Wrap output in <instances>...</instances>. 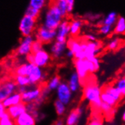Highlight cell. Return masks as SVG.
I'll return each mask as SVG.
<instances>
[{
    "label": "cell",
    "mask_w": 125,
    "mask_h": 125,
    "mask_svg": "<svg viewBox=\"0 0 125 125\" xmlns=\"http://www.w3.org/2000/svg\"><path fill=\"white\" fill-rule=\"evenodd\" d=\"M63 18L64 17L58 7L50 2L44 17L43 25L52 30H57L58 26L64 21Z\"/></svg>",
    "instance_id": "cell-1"
},
{
    "label": "cell",
    "mask_w": 125,
    "mask_h": 125,
    "mask_svg": "<svg viewBox=\"0 0 125 125\" xmlns=\"http://www.w3.org/2000/svg\"><path fill=\"white\" fill-rule=\"evenodd\" d=\"M102 89L95 83L86 85L83 89V97L95 109H100L102 102L101 99Z\"/></svg>",
    "instance_id": "cell-2"
},
{
    "label": "cell",
    "mask_w": 125,
    "mask_h": 125,
    "mask_svg": "<svg viewBox=\"0 0 125 125\" xmlns=\"http://www.w3.org/2000/svg\"><path fill=\"white\" fill-rule=\"evenodd\" d=\"M87 41L78 40L75 37H71L68 40V49L71 50L74 55V59H86L85 49L86 47Z\"/></svg>",
    "instance_id": "cell-3"
},
{
    "label": "cell",
    "mask_w": 125,
    "mask_h": 125,
    "mask_svg": "<svg viewBox=\"0 0 125 125\" xmlns=\"http://www.w3.org/2000/svg\"><path fill=\"white\" fill-rule=\"evenodd\" d=\"M56 30H52V29H49L45 25L42 24L36 30L35 38L43 44L49 43L56 39Z\"/></svg>",
    "instance_id": "cell-4"
},
{
    "label": "cell",
    "mask_w": 125,
    "mask_h": 125,
    "mask_svg": "<svg viewBox=\"0 0 125 125\" xmlns=\"http://www.w3.org/2000/svg\"><path fill=\"white\" fill-rule=\"evenodd\" d=\"M36 20L27 15H24L20 21L19 31L21 35L24 36H32L36 31Z\"/></svg>",
    "instance_id": "cell-5"
},
{
    "label": "cell",
    "mask_w": 125,
    "mask_h": 125,
    "mask_svg": "<svg viewBox=\"0 0 125 125\" xmlns=\"http://www.w3.org/2000/svg\"><path fill=\"white\" fill-rule=\"evenodd\" d=\"M72 91L71 90L68 83L62 81L56 90L57 99L62 102L66 105H68L72 99Z\"/></svg>",
    "instance_id": "cell-6"
},
{
    "label": "cell",
    "mask_w": 125,
    "mask_h": 125,
    "mask_svg": "<svg viewBox=\"0 0 125 125\" xmlns=\"http://www.w3.org/2000/svg\"><path fill=\"white\" fill-rule=\"evenodd\" d=\"M34 40H35L33 36H28L23 37L16 49L17 55L20 56H27L28 55L32 53V44Z\"/></svg>",
    "instance_id": "cell-7"
},
{
    "label": "cell",
    "mask_w": 125,
    "mask_h": 125,
    "mask_svg": "<svg viewBox=\"0 0 125 125\" xmlns=\"http://www.w3.org/2000/svg\"><path fill=\"white\" fill-rule=\"evenodd\" d=\"M31 87V86H30ZM29 87L26 92L21 94L22 102L25 104H30L37 100L42 94V88L38 86H31Z\"/></svg>",
    "instance_id": "cell-8"
},
{
    "label": "cell",
    "mask_w": 125,
    "mask_h": 125,
    "mask_svg": "<svg viewBox=\"0 0 125 125\" xmlns=\"http://www.w3.org/2000/svg\"><path fill=\"white\" fill-rule=\"evenodd\" d=\"M18 86L16 83L12 80H7L1 84L0 87V101L2 102L9 95L18 91Z\"/></svg>",
    "instance_id": "cell-9"
},
{
    "label": "cell",
    "mask_w": 125,
    "mask_h": 125,
    "mask_svg": "<svg viewBox=\"0 0 125 125\" xmlns=\"http://www.w3.org/2000/svg\"><path fill=\"white\" fill-rule=\"evenodd\" d=\"M73 64L76 70V72L81 80V81L84 80L86 77L88 73H90L89 69V62L87 59H74Z\"/></svg>",
    "instance_id": "cell-10"
},
{
    "label": "cell",
    "mask_w": 125,
    "mask_h": 125,
    "mask_svg": "<svg viewBox=\"0 0 125 125\" xmlns=\"http://www.w3.org/2000/svg\"><path fill=\"white\" fill-rule=\"evenodd\" d=\"M70 23L71 21H68V20H64L61 24L58 26L56 30V41L62 42H68V37L70 35Z\"/></svg>",
    "instance_id": "cell-11"
},
{
    "label": "cell",
    "mask_w": 125,
    "mask_h": 125,
    "mask_svg": "<svg viewBox=\"0 0 125 125\" xmlns=\"http://www.w3.org/2000/svg\"><path fill=\"white\" fill-rule=\"evenodd\" d=\"M102 50V43L100 41L96 40L94 42H88L86 47L85 49L86 59H91V58L96 57Z\"/></svg>",
    "instance_id": "cell-12"
},
{
    "label": "cell",
    "mask_w": 125,
    "mask_h": 125,
    "mask_svg": "<svg viewBox=\"0 0 125 125\" xmlns=\"http://www.w3.org/2000/svg\"><path fill=\"white\" fill-rule=\"evenodd\" d=\"M34 64L42 68L49 64L51 61V55L46 50L42 49L40 52L34 53Z\"/></svg>",
    "instance_id": "cell-13"
},
{
    "label": "cell",
    "mask_w": 125,
    "mask_h": 125,
    "mask_svg": "<svg viewBox=\"0 0 125 125\" xmlns=\"http://www.w3.org/2000/svg\"><path fill=\"white\" fill-rule=\"evenodd\" d=\"M68 49L67 42L55 40L50 46V53L54 58H60L66 52Z\"/></svg>",
    "instance_id": "cell-14"
},
{
    "label": "cell",
    "mask_w": 125,
    "mask_h": 125,
    "mask_svg": "<svg viewBox=\"0 0 125 125\" xmlns=\"http://www.w3.org/2000/svg\"><path fill=\"white\" fill-rule=\"evenodd\" d=\"M27 77L31 80V85L33 86H36V85H37L44 80L45 74H44V72L41 68L36 66V64H33V68Z\"/></svg>",
    "instance_id": "cell-15"
},
{
    "label": "cell",
    "mask_w": 125,
    "mask_h": 125,
    "mask_svg": "<svg viewBox=\"0 0 125 125\" xmlns=\"http://www.w3.org/2000/svg\"><path fill=\"white\" fill-rule=\"evenodd\" d=\"M83 112L82 107H77L71 110L65 120V125H77Z\"/></svg>",
    "instance_id": "cell-16"
},
{
    "label": "cell",
    "mask_w": 125,
    "mask_h": 125,
    "mask_svg": "<svg viewBox=\"0 0 125 125\" xmlns=\"http://www.w3.org/2000/svg\"><path fill=\"white\" fill-rule=\"evenodd\" d=\"M27 112V104H25L23 102L16 105H14L9 108H7V112L9 113L11 118L13 119L14 121L16 118H18L20 115H21L22 114H24Z\"/></svg>",
    "instance_id": "cell-17"
},
{
    "label": "cell",
    "mask_w": 125,
    "mask_h": 125,
    "mask_svg": "<svg viewBox=\"0 0 125 125\" xmlns=\"http://www.w3.org/2000/svg\"><path fill=\"white\" fill-rule=\"evenodd\" d=\"M15 125H36V118L30 112H25L14 120Z\"/></svg>",
    "instance_id": "cell-18"
},
{
    "label": "cell",
    "mask_w": 125,
    "mask_h": 125,
    "mask_svg": "<svg viewBox=\"0 0 125 125\" xmlns=\"http://www.w3.org/2000/svg\"><path fill=\"white\" fill-rule=\"evenodd\" d=\"M21 102H22L21 94L18 92H16V93H13L12 95H9V97H7L2 102H1V103L6 108H9L11 106L16 105L21 103Z\"/></svg>",
    "instance_id": "cell-19"
},
{
    "label": "cell",
    "mask_w": 125,
    "mask_h": 125,
    "mask_svg": "<svg viewBox=\"0 0 125 125\" xmlns=\"http://www.w3.org/2000/svg\"><path fill=\"white\" fill-rule=\"evenodd\" d=\"M80 83H81V80L80 79L76 71L73 72L70 75L68 81V84L72 93H77L79 90L80 87Z\"/></svg>",
    "instance_id": "cell-20"
},
{
    "label": "cell",
    "mask_w": 125,
    "mask_h": 125,
    "mask_svg": "<svg viewBox=\"0 0 125 125\" xmlns=\"http://www.w3.org/2000/svg\"><path fill=\"white\" fill-rule=\"evenodd\" d=\"M83 25V21L80 19H74L70 23V35L72 37H76L80 33Z\"/></svg>",
    "instance_id": "cell-21"
},
{
    "label": "cell",
    "mask_w": 125,
    "mask_h": 125,
    "mask_svg": "<svg viewBox=\"0 0 125 125\" xmlns=\"http://www.w3.org/2000/svg\"><path fill=\"white\" fill-rule=\"evenodd\" d=\"M34 64L32 63H24V64H22L20 66L16 68L15 70V73L16 75H21V76H28L29 73H30L33 66Z\"/></svg>",
    "instance_id": "cell-22"
},
{
    "label": "cell",
    "mask_w": 125,
    "mask_h": 125,
    "mask_svg": "<svg viewBox=\"0 0 125 125\" xmlns=\"http://www.w3.org/2000/svg\"><path fill=\"white\" fill-rule=\"evenodd\" d=\"M102 90H104L105 92H106L108 94L111 95V96H112L117 101V102L121 101L122 95L121 94L120 91L117 90V88L115 85L114 86H106L102 89Z\"/></svg>",
    "instance_id": "cell-23"
},
{
    "label": "cell",
    "mask_w": 125,
    "mask_h": 125,
    "mask_svg": "<svg viewBox=\"0 0 125 125\" xmlns=\"http://www.w3.org/2000/svg\"><path fill=\"white\" fill-rule=\"evenodd\" d=\"M51 3L55 5L58 9L60 10L64 18L68 15V2L67 0H51Z\"/></svg>",
    "instance_id": "cell-24"
},
{
    "label": "cell",
    "mask_w": 125,
    "mask_h": 125,
    "mask_svg": "<svg viewBox=\"0 0 125 125\" xmlns=\"http://www.w3.org/2000/svg\"><path fill=\"white\" fill-rule=\"evenodd\" d=\"M113 32L115 34L121 35L125 33V18L122 16L118 17L115 27L113 29Z\"/></svg>",
    "instance_id": "cell-25"
},
{
    "label": "cell",
    "mask_w": 125,
    "mask_h": 125,
    "mask_svg": "<svg viewBox=\"0 0 125 125\" xmlns=\"http://www.w3.org/2000/svg\"><path fill=\"white\" fill-rule=\"evenodd\" d=\"M62 82V81L61 80V77L58 75H55L49 80L46 85V87L49 90L50 92L55 91V90L56 91V90L58 89V87L59 86Z\"/></svg>",
    "instance_id": "cell-26"
},
{
    "label": "cell",
    "mask_w": 125,
    "mask_h": 125,
    "mask_svg": "<svg viewBox=\"0 0 125 125\" xmlns=\"http://www.w3.org/2000/svg\"><path fill=\"white\" fill-rule=\"evenodd\" d=\"M118 19V16H117V14L115 11H111L108 13L107 15L104 18L103 21H102V23L103 24H107L109 26H115L116 22Z\"/></svg>",
    "instance_id": "cell-27"
},
{
    "label": "cell",
    "mask_w": 125,
    "mask_h": 125,
    "mask_svg": "<svg viewBox=\"0 0 125 125\" xmlns=\"http://www.w3.org/2000/svg\"><path fill=\"white\" fill-rule=\"evenodd\" d=\"M14 82L16 83L18 87L21 86H26V87H30L33 86L31 85V80L27 76H21V75H16L14 77Z\"/></svg>",
    "instance_id": "cell-28"
},
{
    "label": "cell",
    "mask_w": 125,
    "mask_h": 125,
    "mask_svg": "<svg viewBox=\"0 0 125 125\" xmlns=\"http://www.w3.org/2000/svg\"><path fill=\"white\" fill-rule=\"evenodd\" d=\"M89 62V69H90V73H93L96 72L99 70L100 68V62L99 58L94 57L91 59H87Z\"/></svg>",
    "instance_id": "cell-29"
},
{
    "label": "cell",
    "mask_w": 125,
    "mask_h": 125,
    "mask_svg": "<svg viewBox=\"0 0 125 125\" xmlns=\"http://www.w3.org/2000/svg\"><path fill=\"white\" fill-rule=\"evenodd\" d=\"M101 99H102V102H104V103H106V104H108V105H110L112 107H115L117 103V101L112 96H111V95H110L109 94H108L104 90H102V92Z\"/></svg>",
    "instance_id": "cell-30"
},
{
    "label": "cell",
    "mask_w": 125,
    "mask_h": 125,
    "mask_svg": "<svg viewBox=\"0 0 125 125\" xmlns=\"http://www.w3.org/2000/svg\"><path fill=\"white\" fill-rule=\"evenodd\" d=\"M54 108H55V111L58 116H62L64 115L66 112V105L64 104L62 102L59 101L58 99H56L54 102Z\"/></svg>",
    "instance_id": "cell-31"
},
{
    "label": "cell",
    "mask_w": 125,
    "mask_h": 125,
    "mask_svg": "<svg viewBox=\"0 0 125 125\" xmlns=\"http://www.w3.org/2000/svg\"><path fill=\"white\" fill-rule=\"evenodd\" d=\"M46 2L47 0H30L29 5L39 11H41L46 5Z\"/></svg>",
    "instance_id": "cell-32"
},
{
    "label": "cell",
    "mask_w": 125,
    "mask_h": 125,
    "mask_svg": "<svg viewBox=\"0 0 125 125\" xmlns=\"http://www.w3.org/2000/svg\"><path fill=\"white\" fill-rule=\"evenodd\" d=\"M40 11L33 8V7L30 6V5H28V7L25 11L24 15L29 16V17L33 18L36 20H37V18L40 16Z\"/></svg>",
    "instance_id": "cell-33"
},
{
    "label": "cell",
    "mask_w": 125,
    "mask_h": 125,
    "mask_svg": "<svg viewBox=\"0 0 125 125\" xmlns=\"http://www.w3.org/2000/svg\"><path fill=\"white\" fill-rule=\"evenodd\" d=\"M0 125H15V123L11 118L9 113L6 112L3 116L0 117Z\"/></svg>",
    "instance_id": "cell-34"
},
{
    "label": "cell",
    "mask_w": 125,
    "mask_h": 125,
    "mask_svg": "<svg viewBox=\"0 0 125 125\" xmlns=\"http://www.w3.org/2000/svg\"><path fill=\"white\" fill-rule=\"evenodd\" d=\"M115 86L117 88V90L120 91L122 96H125V78L122 77V78L118 79L116 81Z\"/></svg>",
    "instance_id": "cell-35"
},
{
    "label": "cell",
    "mask_w": 125,
    "mask_h": 125,
    "mask_svg": "<svg viewBox=\"0 0 125 125\" xmlns=\"http://www.w3.org/2000/svg\"><path fill=\"white\" fill-rule=\"evenodd\" d=\"M120 42H121V40L119 38H117V37L113 38L108 42L107 48H108V49L112 50V51L115 50L116 49L118 48V46L120 45Z\"/></svg>",
    "instance_id": "cell-36"
},
{
    "label": "cell",
    "mask_w": 125,
    "mask_h": 125,
    "mask_svg": "<svg viewBox=\"0 0 125 125\" xmlns=\"http://www.w3.org/2000/svg\"><path fill=\"white\" fill-rule=\"evenodd\" d=\"M112 31H113V30H112V26H109L107 24H101V26L99 27V32L102 35H104V36L109 35Z\"/></svg>",
    "instance_id": "cell-37"
},
{
    "label": "cell",
    "mask_w": 125,
    "mask_h": 125,
    "mask_svg": "<svg viewBox=\"0 0 125 125\" xmlns=\"http://www.w3.org/2000/svg\"><path fill=\"white\" fill-rule=\"evenodd\" d=\"M100 110H102V112L105 113V115H112L115 114L114 113V107L111 106L108 104L104 103V102H102Z\"/></svg>",
    "instance_id": "cell-38"
},
{
    "label": "cell",
    "mask_w": 125,
    "mask_h": 125,
    "mask_svg": "<svg viewBox=\"0 0 125 125\" xmlns=\"http://www.w3.org/2000/svg\"><path fill=\"white\" fill-rule=\"evenodd\" d=\"M42 49H43V43L37 40H35L32 44V49H31L32 53H33V54L36 53Z\"/></svg>",
    "instance_id": "cell-39"
},
{
    "label": "cell",
    "mask_w": 125,
    "mask_h": 125,
    "mask_svg": "<svg viewBox=\"0 0 125 125\" xmlns=\"http://www.w3.org/2000/svg\"><path fill=\"white\" fill-rule=\"evenodd\" d=\"M87 125H104L102 118L98 115H94L90 120Z\"/></svg>",
    "instance_id": "cell-40"
},
{
    "label": "cell",
    "mask_w": 125,
    "mask_h": 125,
    "mask_svg": "<svg viewBox=\"0 0 125 125\" xmlns=\"http://www.w3.org/2000/svg\"><path fill=\"white\" fill-rule=\"evenodd\" d=\"M68 2V14L73 11V7H74V0H67Z\"/></svg>",
    "instance_id": "cell-41"
},
{
    "label": "cell",
    "mask_w": 125,
    "mask_h": 125,
    "mask_svg": "<svg viewBox=\"0 0 125 125\" xmlns=\"http://www.w3.org/2000/svg\"><path fill=\"white\" fill-rule=\"evenodd\" d=\"M85 40L88 42H94V41H96L97 39L95 37V36L93 34H86L85 36Z\"/></svg>",
    "instance_id": "cell-42"
},
{
    "label": "cell",
    "mask_w": 125,
    "mask_h": 125,
    "mask_svg": "<svg viewBox=\"0 0 125 125\" xmlns=\"http://www.w3.org/2000/svg\"><path fill=\"white\" fill-rule=\"evenodd\" d=\"M6 112H7V108L2 103H0V117L3 116Z\"/></svg>",
    "instance_id": "cell-43"
},
{
    "label": "cell",
    "mask_w": 125,
    "mask_h": 125,
    "mask_svg": "<svg viewBox=\"0 0 125 125\" xmlns=\"http://www.w3.org/2000/svg\"><path fill=\"white\" fill-rule=\"evenodd\" d=\"M26 58H27V62L34 64V55H33V53H31L30 55H28L27 56H26Z\"/></svg>",
    "instance_id": "cell-44"
},
{
    "label": "cell",
    "mask_w": 125,
    "mask_h": 125,
    "mask_svg": "<svg viewBox=\"0 0 125 125\" xmlns=\"http://www.w3.org/2000/svg\"><path fill=\"white\" fill-rule=\"evenodd\" d=\"M65 55L67 58H74V55H73V52H72L71 50L70 49H67V51H66V52H65Z\"/></svg>",
    "instance_id": "cell-45"
},
{
    "label": "cell",
    "mask_w": 125,
    "mask_h": 125,
    "mask_svg": "<svg viewBox=\"0 0 125 125\" xmlns=\"http://www.w3.org/2000/svg\"><path fill=\"white\" fill-rule=\"evenodd\" d=\"M54 125H64V123L62 120H58L55 122Z\"/></svg>",
    "instance_id": "cell-46"
},
{
    "label": "cell",
    "mask_w": 125,
    "mask_h": 125,
    "mask_svg": "<svg viewBox=\"0 0 125 125\" xmlns=\"http://www.w3.org/2000/svg\"><path fill=\"white\" fill-rule=\"evenodd\" d=\"M122 121L125 123V109H124V111L123 112V114H122Z\"/></svg>",
    "instance_id": "cell-47"
}]
</instances>
